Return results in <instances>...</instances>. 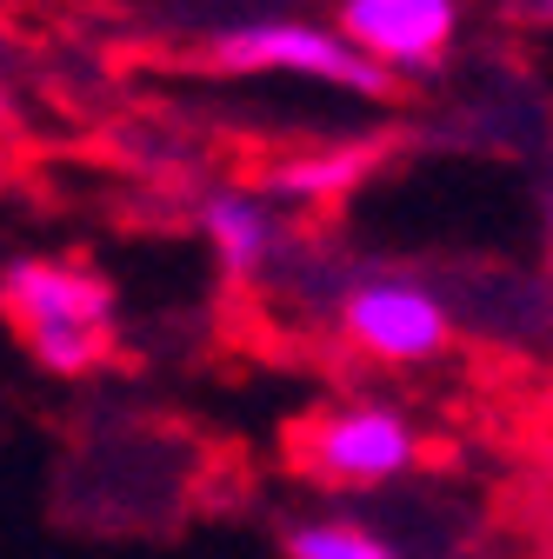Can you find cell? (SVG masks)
<instances>
[{"label": "cell", "mask_w": 553, "mask_h": 559, "mask_svg": "<svg viewBox=\"0 0 553 559\" xmlns=\"http://www.w3.org/2000/svg\"><path fill=\"white\" fill-rule=\"evenodd\" d=\"M380 167L374 140H333V147H307L287 154L260 174V193L281 206V214H333L340 200H354Z\"/></svg>", "instance_id": "52a82bcc"}, {"label": "cell", "mask_w": 553, "mask_h": 559, "mask_svg": "<svg viewBox=\"0 0 553 559\" xmlns=\"http://www.w3.org/2000/svg\"><path fill=\"white\" fill-rule=\"evenodd\" d=\"M0 320L27 346V360L54 380H87L114 360L120 340V300L114 280L87 260L21 253L0 266Z\"/></svg>", "instance_id": "7a4b0ae2"}, {"label": "cell", "mask_w": 553, "mask_h": 559, "mask_svg": "<svg viewBox=\"0 0 553 559\" xmlns=\"http://www.w3.org/2000/svg\"><path fill=\"white\" fill-rule=\"evenodd\" d=\"M207 60L227 81H307L348 100H387L393 74L374 67L367 53H354L333 34V21H307V14H254L234 21L207 40Z\"/></svg>", "instance_id": "277c9868"}, {"label": "cell", "mask_w": 553, "mask_h": 559, "mask_svg": "<svg viewBox=\"0 0 553 559\" xmlns=\"http://www.w3.org/2000/svg\"><path fill=\"white\" fill-rule=\"evenodd\" d=\"M520 14H527L533 27H553V0H520Z\"/></svg>", "instance_id": "9c48e42d"}, {"label": "cell", "mask_w": 553, "mask_h": 559, "mask_svg": "<svg viewBox=\"0 0 553 559\" xmlns=\"http://www.w3.org/2000/svg\"><path fill=\"white\" fill-rule=\"evenodd\" d=\"M540 227H546V247H553V187H546V200H540Z\"/></svg>", "instance_id": "30bf717a"}, {"label": "cell", "mask_w": 553, "mask_h": 559, "mask_svg": "<svg viewBox=\"0 0 553 559\" xmlns=\"http://www.w3.org/2000/svg\"><path fill=\"white\" fill-rule=\"evenodd\" d=\"M333 34L387 74H434L460 40V0H333Z\"/></svg>", "instance_id": "8992f818"}, {"label": "cell", "mask_w": 553, "mask_h": 559, "mask_svg": "<svg viewBox=\"0 0 553 559\" xmlns=\"http://www.w3.org/2000/svg\"><path fill=\"white\" fill-rule=\"evenodd\" d=\"M0 107H8V74H0Z\"/></svg>", "instance_id": "7c38bea8"}, {"label": "cell", "mask_w": 553, "mask_h": 559, "mask_svg": "<svg viewBox=\"0 0 553 559\" xmlns=\"http://www.w3.org/2000/svg\"><path fill=\"white\" fill-rule=\"evenodd\" d=\"M281 559H407V546L361 513H301L281 526Z\"/></svg>", "instance_id": "ba28073f"}, {"label": "cell", "mask_w": 553, "mask_h": 559, "mask_svg": "<svg viewBox=\"0 0 553 559\" xmlns=\"http://www.w3.org/2000/svg\"><path fill=\"white\" fill-rule=\"evenodd\" d=\"M427 466V427L400 400L348 393L294 433V473L320 493H387Z\"/></svg>", "instance_id": "3957f363"}, {"label": "cell", "mask_w": 553, "mask_h": 559, "mask_svg": "<svg viewBox=\"0 0 553 559\" xmlns=\"http://www.w3.org/2000/svg\"><path fill=\"white\" fill-rule=\"evenodd\" d=\"M546 460H553V393H546Z\"/></svg>", "instance_id": "8fae6325"}, {"label": "cell", "mask_w": 553, "mask_h": 559, "mask_svg": "<svg viewBox=\"0 0 553 559\" xmlns=\"http://www.w3.org/2000/svg\"><path fill=\"white\" fill-rule=\"evenodd\" d=\"M193 234H200L207 260L221 266V280H227V287H240V294L287 280V266L301 253L294 214H281L260 187H214V193H200Z\"/></svg>", "instance_id": "5b68a950"}, {"label": "cell", "mask_w": 553, "mask_h": 559, "mask_svg": "<svg viewBox=\"0 0 553 559\" xmlns=\"http://www.w3.org/2000/svg\"><path fill=\"white\" fill-rule=\"evenodd\" d=\"M301 280H320V320L333 326V340L354 360L380 367V373H421L440 367L460 346V307L421 266H393V260H301Z\"/></svg>", "instance_id": "6da1fadb"}]
</instances>
